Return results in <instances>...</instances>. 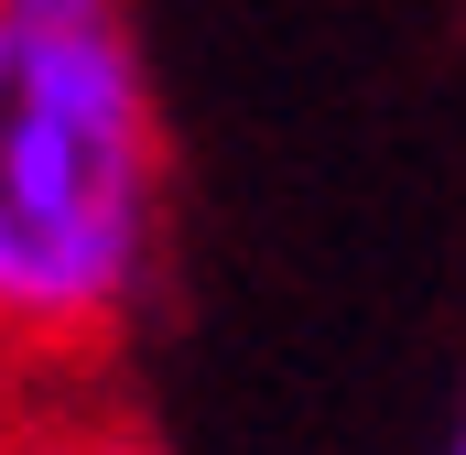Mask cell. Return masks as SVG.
<instances>
[{"instance_id": "cell-1", "label": "cell", "mask_w": 466, "mask_h": 455, "mask_svg": "<svg viewBox=\"0 0 466 455\" xmlns=\"http://www.w3.org/2000/svg\"><path fill=\"white\" fill-rule=\"evenodd\" d=\"M163 109L119 22L0 11V369H87L163 271Z\"/></svg>"}, {"instance_id": "cell-2", "label": "cell", "mask_w": 466, "mask_h": 455, "mask_svg": "<svg viewBox=\"0 0 466 455\" xmlns=\"http://www.w3.org/2000/svg\"><path fill=\"white\" fill-rule=\"evenodd\" d=\"M0 455H152V445L109 434V423H22V434H0Z\"/></svg>"}, {"instance_id": "cell-3", "label": "cell", "mask_w": 466, "mask_h": 455, "mask_svg": "<svg viewBox=\"0 0 466 455\" xmlns=\"http://www.w3.org/2000/svg\"><path fill=\"white\" fill-rule=\"evenodd\" d=\"M11 22H119V0H0Z\"/></svg>"}, {"instance_id": "cell-4", "label": "cell", "mask_w": 466, "mask_h": 455, "mask_svg": "<svg viewBox=\"0 0 466 455\" xmlns=\"http://www.w3.org/2000/svg\"><path fill=\"white\" fill-rule=\"evenodd\" d=\"M445 455H466V412H456V445H445Z\"/></svg>"}]
</instances>
